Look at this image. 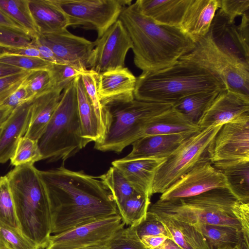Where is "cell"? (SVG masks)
Here are the masks:
<instances>
[{"instance_id":"cell-1","label":"cell","mask_w":249,"mask_h":249,"mask_svg":"<svg viewBox=\"0 0 249 249\" xmlns=\"http://www.w3.org/2000/svg\"><path fill=\"white\" fill-rule=\"evenodd\" d=\"M39 173L49 203L51 234L119 214L111 192L98 177L63 165Z\"/></svg>"},{"instance_id":"cell-2","label":"cell","mask_w":249,"mask_h":249,"mask_svg":"<svg viewBox=\"0 0 249 249\" xmlns=\"http://www.w3.org/2000/svg\"><path fill=\"white\" fill-rule=\"evenodd\" d=\"M119 19L131 39L134 64L142 71L168 67L195 47L180 28L157 24L141 13L136 2L126 6Z\"/></svg>"},{"instance_id":"cell-3","label":"cell","mask_w":249,"mask_h":249,"mask_svg":"<svg viewBox=\"0 0 249 249\" xmlns=\"http://www.w3.org/2000/svg\"><path fill=\"white\" fill-rule=\"evenodd\" d=\"M227 89L212 73L194 63L179 60L153 71H142L137 78L135 99L173 105L189 95Z\"/></svg>"},{"instance_id":"cell-4","label":"cell","mask_w":249,"mask_h":249,"mask_svg":"<svg viewBox=\"0 0 249 249\" xmlns=\"http://www.w3.org/2000/svg\"><path fill=\"white\" fill-rule=\"evenodd\" d=\"M21 233L40 249L51 235L49 203L39 170L32 164L16 166L5 175Z\"/></svg>"},{"instance_id":"cell-5","label":"cell","mask_w":249,"mask_h":249,"mask_svg":"<svg viewBox=\"0 0 249 249\" xmlns=\"http://www.w3.org/2000/svg\"><path fill=\"white\" fill-rule=\"evenodd\" d=\"M237 200L227 188H216L187 198L159 199L148 211L192 226L198 224L225 226L241 231L232 211Z\"/></svg>"},{"instance_id":"cell-6","label":"cell","mask_w":249,"mask_h":249,"mask_svg":"<svg viewBox=\"0 0 249 249\" xmlns=\"http://www.w3.org/2000/svg\"><path fill=\"white\" fill-rule=\"evenodd\" d=\"M38 144L42 160L52 162L58 160L64 162L87 144L82 136L74 81L62 91L58 104Z\"/></svg>"},{"instance_id":"cell-7","label":"cell","mask_w":249,"mask_h":249,"mask_svg":"<svg viewBox=\"0 0 249 249\" xmlns=\"http://www.w3.org/2000/svg\"><path fill=\"white\" fill-rule=\"evenodd\" d=\"M173 105L134 99L107 107L111 122L106 134L94 148L103 152L121 153L126 147L143 137L147 124Z\"/></svg>"},{"instance_id":"cell-8","label":"cell","mask_w":249,"mask_h":249,"mask_svg":"<svg viewBox=\"0 0 249 249\" xmlns=\"http://www.w3.org/2000/svg\"><path fill=\"white\" fill-rule=\"evenodd\" d=\"M222 126L211 125L191 135L167 157L155 174L152 195L162 194L197 164L210 160V146Z\"/></svg>"},{"instance_id":"cell-9","label":"cell","mask_w":249,"mask_h":249,"mask_svg":"<svg viewBox=\"0 0 249 249\" xmlns=\"http://www.w3.org/2000/svg\"><path fill=\"white\" fill-rule=\"evenodd\" d=\"M179 60L205 69L221 80L227 89L249 97V67L237 63L218 49L208 33Z\"/></svg>"},{"instance_id":"cell-10","label":"cell","mask_w":249,"mask_h":249,"mask_svg":"<svg viewBox=\"0 0 249 249\" xmlns=\"http://www.w3.org/2000/svg\"><path fill=\"white\" fill-rule=\"evenodd\" d=\"M65 15L69 26L96 31L99 37L119 18L129 0H52Z\"/></svg>"},{"instance_id":"cell-11","label":"cell","mask_w":249,"mask_h":249,"mask_svg":"<svg viewBox=\"0 0 249 249\" xmlns=\"http://www.w3.org/2000/svg\"><path fill=\"white\" fill-rule=\"evenodd\" d=\"M120 214L51 235L45 249H75L107 243L124 228Z\"/></svg>"},{"instance_id":"cell-12","label":"cell","mask_w":249,"mask_h":249,"mask_svg":"<svg viewBox=\"0 0 249 249\" xmlns=\"http://www.w3.org/2000/svg\"><path fill=\"white\" fill-rule=\"evenodd\" d=\"M95 41L88 68L97 74L124 67L132 44L124 25L118 19Z\"/></svg>"},{"instance_id":"cell-13","label":"cell","mask_w":249,"mask_h":249,"mask_svg":"<svg viewBox=\"0 0 249 249\" xmlns=\"http://www.w3.org/2000/svg\"><path fill=\"white\" fill-rule=\"evenodd\" d=\"M212 164L249 160V117L222 125L209 149Z\"/></svg>"},{"instance_id":"cell-14","label":"cell","mask_w":249,"mask_h":249,"mask_svg":"<svg viewBox=\"0 0 249 249\" xmlns=\"http://www.w3.org/2000/svg\"><path fill=\"white\" fill-rule=\"evenodd\" d=\"M223 188H227V186L223 174L214 167L210 160H206L181 176L161 194L159 199L187 198Z\"/></svg>"},{"instance_id":"cell-15","label":"cell","mask_w":249,"mask_h":249,"mask_svg":"<svg viewBox=\"0 0 249 249\" xmlns=\"http://www.w3.org/2000/svg\"><path fill=\"white\" fill-rule=\"evenodd\" d=\"M37 36L52 50L61 64L68 65L82 72L88 71V61L95 41L75 36L67 29L53 34H38Z\"/></svg>"},{"instance_id":"cell-16","label":"cell","mask_w":249,"mask_h":249,"mask_svg":"<svg viewBox=\"0 0 249 249\" xmlns=\"http://www.w3.org/2000/svg\"><path fill=\"white\" fill-rule=\"evenodd\" d=\"M208 34L218 49L237 63L249 67V38L220 9L214 15Z\"/></svg>"},{"instance_id":"cell-17","label":"cell","mask_w":249,"mask_h":249,"mask_svg":"<svg viewBox=\"0 0 249 249\" xmlns=\"http://www.w3.org/2000/svg\"><path fill=\"white\" fill-rule=\"evenodd\" d=\"M249 117V97L232 90H221L207 108L197 125L202 129Z\"/></svg>"},{"instance_id":"cell-18","label":"cell","mask_w":249,"mask_h":249,"mask_svg":"<svg viewBox=\"0 0 249 249\" xmlns=\"http://www.w3.org/2000/svg\"><path fill=\"white\" fill-rule=\"evenodd\" d=\"M137 78L126 67L96 75V87L102 105L106 107L134 100Z\"/></svg>"},{"instance_id":"cell-19","label":"cell","mask_w":249,"mask_h":249,"mask_svg":"<svg viewBox=\"0 0 249 249\" xmlns=\"http://www.w3.org/2000/svg\"><path fill=\"white\" fill-rule=\"evenodd\" d=\"M166 158L114 160L112 165L126 178L134 190L150 197L156 172Z\"/></svg>"},{"instance_id":"cell-20","label":"cell","mask_w":249,"mask_h":249,"mask_svg":"<svg viewBox=\"0 0 249 249\" xmlns=\"http://www.w3.org/2000/svg\"><path fill=\"white\" fill-rule=\"evenodd\" d=\"M192 135L165 134L143 137L132 144L131 151L122 159L167 158Z\"/></svg>"},{"instance_id":"cell-21","label":"cell","mask_w":249,"mask_h":249,"mask_svg":"<svg viewBox=\"0 0 249 249\" xmlns=\"http://www.w3.org/2000/svg\"><path fill=\"white\" fill-rule=\"evenodd\" d=\"M33 100L15 108L1 125L0 163H5L10 159L18 140L25 135L29 123Z\"/></svg>"},{"instance_id":"cell-22","label":"cell","mask_w":249,"mask_h":249,"mask_svg":"<svg viewBox=\"0 0 249 249\" xmlns=\"http://www.w3.org/2000/svg\"><path fill=\"white\" fill-rule=\"evenodd\" d=\"M218 8L219 0H192L180 28L195 43L208 34Z\"/></svg>"},{"instance_id":"cell-23","label":"cell","mask_w":249,"mask_h":249,"mask_svg":"<svg viewBox=\"0 0 249 249\" xmlns=\"http://www.w3.org/2000/svg\"><path fill=\"white\" fill-rule=\"evenodd\" d=\"M192 0H137L141 13L157 24L179 28Z\"/></svg>"},{"instance_id":"cell-24","label":"cell","mask_w":249,"mask_h":249,"mask_svg":"<svg viewBox=\"0 0 249 249\" xmlns=\"http://www.w3.org/2000/svg\"><path fill=\"white\" fill-rule=\"evenodd\" d=\"M62 92L50 89L33 100L29 125L24 136L38 141L45 131Z\"/></svg>"},{"instance_id":"cell-25","label":"cell","mask_w":249,"mask_h":249,"mask_svg":"<svg viewBox=\"0 0 249 249\" xmlns=\"http://www.w3.org/2000/svg\"><path fill=\"white\" fill-rule=\"evenodd\" d=\"M29 7L38 34L57 33L69 26L67 18L52 0H29Z\"/></svg>"},{"instance_id":"cell-26","label":"cell","mask_w":249,"mask_h":249,"mask_svg":"<svg viewBox=\"0 0 249 249\" xmlns=\"http://www.w3.org/2000/svg\"><path fill=\"white\" fill-rule=\"evenodd\" d=\"M202 129L172 107L154 117L147 124L143 137L155 135L194 134Z\"/></svg>"},{"instance_id":"cell-27","label":"cell","mask_w":249,"mask_h":249,"mask_svg":"<svg viewBox=\"0 0 249 249\" xmlns=\"http://www.w3.org/2000/svg\"><path fill=\"white\" fill-rule=\"evenodd\" d=\"M213 165L223 174L227 188L235 198L249 202V160L220 162Z\"/></svg>"},{"instance_id":"cell-28","label":"cell","mask_w":249,"mask_h":249,"mask_svg":"<svg viewBox=\"0 0 249 249\" xmlns=\"http://www.w3.org/2000/svg\"><path fill=\"white\" fill-rule=\"evenodd\" d=\"M151 213L163 224L170 239L181 249H213L203 235L194 226L167 217Z\"/></svg>"},{"instance_id":"cell-29","label":"cell","mask_w":249,"mask_h":249,"mask_svg":"<svg viewBox=\"0 0 249 249\" xmlns=\"http://www.w3.org/2000/svg\"><path fill=\"white\" fill-rule=\"evenodd\" d=\"M76 90L78 111L82 129V136L87 144L100 140L98 123L91 103L85 90L81 75L74 80Z\"/></svg>"},{"instance_id":"cell-30","label":"cell","mask_w":249,"mask_h":249,"mask_svg":"<svg viewBox=\"0 0 249 249\" xmlns=\"http://www.w3.org/2000/svg\"><path fill=\"white\" fill-rule=\"evenodd\" d=\"M193 226L203 235L213 249H234L242 238L241 231L231 227L204 224Z\"/></svg>"},{"instance_id":"cell-31","label":"cell","mask_w":249,"mask_h":249,"mask_svg":"<svg viewBox=\"0 0 249 249\" xmlns=\"http://www.w3.org/2000/svg\"><path fill=\"white\" fill-rule=\"evenodd\" d=\"M221 90L200 92L189 95L173 105V108L197 124L203 113Z\"/></svg>"},{"instance_id":"cell-32","label":"cell","mask_w":249,"mask_h":249,"mask_svg":"<svg viewBox=\"0 0 249 249\" xmlns=\"http://www.w3.org/2000/svg\"><path fill=\"white\" fill-rule=\"evenodd\" d=\"M97 74L94 71L89 70L81 75V78L98 123L100 137L99 142L108 131L111 122V116L108 109L104 107L100 101L96 87Z\"/></svg>"},{"instance_id":"cell-33","label":"cell","mask_w":249,"mask_h":249,"mask_svg":"<svg viewBox=\"0 0 249 249\" xmlns=\"http://www.w3.org/2000/svg\"><path fill=\"white\" fill-rule=\"evenodd\" d=\"M150 204V197L136 192L118 210L125 225L136 227L146 218Z\"/></svg>"},{"instance_id":"cell-34","label":"cell","mask_w":249,"mask_h":249,"mask_svg":"<svg viewBox=\"0 0 249 249\" xmlns=\"http://www.w3.org/2000/svg\"><path fill=\"white\" fill-rule=\"evenodd\" d=\"M0 10L31 36L38 35L29 9V0H0Z\"/></svg>"},{"instance_id":"cell-35","label":"cell","mask_w":249,"mask_h":249,"mask_svg":"<svg viewBox=\"0 0 249 249\" xmlns=\"http://www.w3.org/2000/svg\"><path fill=\"white\" fill-rule=\"evenodd\" d=\"M98 177L111 192L118 209L136 192L124 176L113 166Z\"/></svg>"},{"instance_id":"cell-36","label":"cell","mask_w":249,"mask_h":249,"mask_svg":"<svg viewBox=\"0 0 249 249\" xmlns=\"http://www.w3.org/2000/svg\"><path fill=\"white\" fill-rule=\"evenodd\" d=\"M0 223L20 232L12 195L6 176H0Z\"/></svg>"},{"instance_id":"cell-37","label":"cell","mask_w":249,"mask_h":249,"mask_svg":"<svg viewBox=\"0 0 249 249\" xmlns=\"http://www.w3.org/2000/svg\"><path fill=\"white\" fill-rule=\"evenodd\" d=\"M10 160L11 164L15 167L26 164H34L42 160L38 141L21 137Z\"/></svg>"},{"instance_id":"cell-38","label":"cell","mask_w":249,"mask_h":249,"mask_svg":"<svg viewBox=\"0 0 249 249\" xmlns=\"http://www.w3.org/2000/svg\"><path fill=\"white\" fill-rule=\"evenodd\" d=\"M49 71L51 76L52 89L61 92L73 81L76 77L86 72L68 65L62 64H52Z\"/></svg>"},{"instance_id":"cell-39","label":"cell","mask_w":249,"mask_h":249,"mask_svg":"<svg viewBox=\"0 0 249 249\" xmlns=\"http://www.w3.org/2000/svg\"><path fill=\"white\" fill-rule=\"evenodd\" d=\"M0 63L26 71L49 70L52 63L41 58L0 53Z\"/></svg>"},{"instance_id":"cell-40","label":"cell","mask_w":249,"mask_h":249,"mask_svg":"<svg viewBox=\"0 0 249 249\" xmlns=\"http://www.w3.org/2000/svg\"><path fill=\"white\" fill-rule=\"evenodd\" d=\"M0 243L8 249H40L20 231L0 223Z\"/></svg>"},{"instance_id":"cell-41","label":"cell","mask_w":249,"mask_h":249,"mask_svg":"<svg viewBox=\"0 0 249 249\" xmlns=\"http://www.w3.org/2000/svg\"><path fill=\"white\" fill-rule=\"evenodd\" d=\"M24 83L34 98L52 89L51 76L48 70L30 71Z\"/></svg>"},{"instance_id":"cell-42","label":"cell","mask_w":249,"mask_h":249,"mask_svg":"<svg viewBox=\"0 0 249 249\" xmlns=\"http://www.w3.org/2000/svg\"><path fill=\"white\" fill-rule=\"evenodd\" d=\"M34 37L13 28L0 26V47H30Z\"/></svg>"},{"instance_id":"cell-43","label":"cell","mask_w":249,"mask_h":249,"mask_svg":"<svg viewBox=\"0 0 249 249\" xmlns=\"http://www.w3.org/2000/svg\"><path fill=\"white\" fill-rule=\"evenodd\" d=\"M110 249H149L137 234L135 227L124 228L113 238Z\"/></svg>"},{"instance_id":"cell-44","label":"cell","mask_w":249,"mask_h":249,"mask_svg":"<svg viewBox=\"0 0 249 249\" xmlns=\"http://www.w3.org/2000/svg\"><path fill=\"white\" fill-rule=\"evenodd\" d=\"M135 228L140 238L145 235H163L170 239L163 224L149 212L145 220Z\"/></svg>"},{"instance_id":"cell-45","label":"cell","mask_w":249,"mask_h":249,"mask_svg":"<svg viewBox=\"0 0 249 249\" xmlns=\"http://www.w3.org/2000/svg\"><path fill=\"white\" fill-rule=\"evenodd\" d=\"M30 71L11 75L0 79V106L23 82Z\"/></svg>"},{"instance_id":"cell-46","label":"cell","mask_w":249,"mask_h":249,"mask_svg":"<svg viewBox=\"0 0 249 249\" xmlns=\"http://www.w3.org/2000/svg\"><path fill=\"white\" fill-rule=\"evenodd\" d=\"M219 8L231 22L249 11V0H219Z\"/></svg>"},{"instance_id":"cell-47","label":"cell","mask_w":249,"mask_h":249,"mask_svg":"<svg viewBox=\"0 0 249 249\" xmlns=\"http://www.w3.org/2000/svg\"><path fill=\"white\" fill-rule=\"evenodd\" d=\"M232 211L240 225L243 238L246 244H249V202L237 200Z\"/></svg>"},{"instance_id":"cell-48","label":"cell","mask_w":249,"mask_h":249,"mask_svg":"<svg viewBox=\"0 0 249 249\" xmlns=\"http://www.w3.org/2000/svg\"><path fill=\"white\" fill-rule=\"evenodd\" d=\"M24 81L14 91L5 99L0 107H7L14 110L19 106L34 99L29 92Z\"/></svg>"},{"instance_id":"cell-49","label":"cell","mask_w":249,"mask_h":249,"mask_svg":"<svg viewBox=\"0 0 249 249\" xmlns=\"http://www.w3.org/2000/svg\"><path fill=\"white\" fill-rule=\"evenodd\" d=\"M37 36L34 37L32 47L38 50L41 58L52 64H61L52 50L41 42Z\"/></svg>"},{"instance_id":"cell-50","label":"cell","mask_w":249,"mask_h":249,"mask_svg":"<svg viewBox=\"0 0 249 249\" xmlns=\"http://www.w3.org/2000/svg\"><path fill=\"white\" fill-rule=\"evenodd\" d=\"M0 53L41 58L38 50L36 48L32 47L26 48L0 47Z\"/></svg>"},{"instance_id":"cell-51","label":"cell","mask_w":249,"mask_h":249,"mask_svg":"<svg viewBox=\"0 0 249 249\" xmlns=\"http://www.w3.org/2000/svg\"><path fill=\"white\" fill-rule=\"evenodd\" d=\"M169 238L163 235H145L142 236L141 239L149 249H155L162 245Z\"/></svg>"},{"instance_id":"cell-52","label":"cell","mask_w":249,"mask_h":249,"mask_svg":"<svg viewBox=\"0 0 249 249\" xmlns=\"http://www.w3.org/2000/svg\"><path fill=\"white\" fill-rule=\"evenodd\" d=\"M0 26L13 28L30 35L23 28L10 18L0 10ZM31 36V35H30Z\"/></svg>"},{"instance_id":"cell-53","label":"cell","mask_w":249,"mask_h":249,"mask_svg":"<svg viewBox=\"0 0 249 249\" xmlns=\"http://www.w3.org/2000/svg\"><path fill=\"white\" fill-rule=\"evenodd\" d=\"M26 71L21 69L0 63V79Z\"/></svg>"},{"instance_id":"cell-54","label":"cell","mask_w":249,"mask_h":249,"mask_svg":"<svg viewBox=\"0 0 249 249\" xmlns=\"http://www.w3.org/2000/svg\"><path fill=\"white\" fill-rule=\"evenodd\" d=\"M13 109L4 107H0V126L8 119Z\"/></svg>"},{"instance_id":"cell-55","label":"cell","mask_w":249,"mask_h":249,"mask_svg":"<svg viewBox=\"0 0 249 249\" xmlns=\"http://www.w3.org/2000/svg\"><path fill=\"white\" fill-rule=\"evenodd\" d=\"M155 249H181L173 240L167 239L162 245Z\"/></svg>"},{"instance_id":"cell-56","label":"cell","mask_w":249,"mask_h":249,"mask_svg":"<svg viewBox=\"0 0 249 249\" xmlns=\"http://www.w3.org/2000/svg\"><path fill=\"white\" fill-rule=\"evenodd\" d=\"M111 241L107 243L103 244L88 246V247L78 248V249H110V246H110Z\"/></svg>"},{"instance_id":"cell-57","label":"cell","mask_w":249,"mask_h":249,"mask_svg":"<svg viewBox=\"0 0 249 249\" xmlns=\"http://www.w3.org/2000/svg\"><path fill=\"white\" fill-rule=\"evenodd\" d=\"M236 249H249V245L245 242L243 237L239 244L236 247Z\"/></svg>"},{"instance_id":"cell-58","label":"cell","mask_w":249,"mask_h":249,"mask_svg":"<svg viewBox=\"0 0 249 249\" xmlns=\"http://www.w3.org/2000/svg\"><path fill=\"white\" fill-rule=\"evenodd\" d=\"M0 249H8L7 248L4 247L3 245L0 243Z\"/></svg>"},{"instance_id":"cell-59","label":"cell","mask_w":249,"mask_h":249,"mask_svg":"<svg viewBox=\"0 0 249 249\" xmlns=\"http://www.w3.org/2000/svg\"><path fill=\"white\" fill-rule=\"evenodd\" d=\"M236 249V247L234 249Z\"/></svg>"},{"instance_id":"cell-60","label":"cell","mask_w":249,"mask_h":249,"mask_svg":"<svg viewBox=\"0 0 249 249\" xmlns=\"http://www.w3.org/2000/svg\"><path fill=\"white\" fill-rule=\"evenodd\" d=\"M1 126H0V131Z\"/></svg>"}]
</instances>
